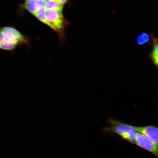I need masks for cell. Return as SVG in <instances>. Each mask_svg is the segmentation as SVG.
<instances>
[{
  "mask_svg": "<svg viewBox=\"0 0 158 158\" xmlns=\"http://www.w3.org/2000/svg\"><path fill=\"white\" fill-rule=\"evenodd\" d=\"M68 24L63 16L62 11L56 10L47 11L46 24L58 32L61 37L64 35L65 27Z\"/></svg>",
  "mask_w": 158,
  "mask_h": 158,
  "instance_id": "1",
  "label": "cell"
},
{
  "mask_svg": "<svg viewBox=\"0 0 158 158\" xmlns=\"http://www.w3.org/2000/svg\"><path fill=\"white\" fill-rule=\"evenodd\" d=\"M135 144L147 150L158 158V144L144 134L139 133L136 137Z\"/></svg>",
  "mask_w": 158,
  "mask_h": 158,
  "instance_id": "2",
  "label": "cell"
},
{
  "mask_svg": "<svg viewBox=\"0 0 158 158\" xmlns=\"http://www.w3.org/2000/svg\"><path fill=\"white\" fill-rule=\"evenodd\" d=\"M3 32L8 35L18 45L27 44V40L26 37L17 29L11 27H5L0 28Z\"/></svg>",
  "mask_w": 158,
  "mask_h": 158,
  "instance_id": "3",
  "label": "cell"
},
{
  "mask_svg": "<svg viewBox=\"0 0 158 158\" xmlns=\"http://www.w3.org/2000/svg\"><path fill=\"white\" fill-rule=\"evenodd\" d=\"M110 130L114 133L121 137L124 134L128 133L134 128V126L123 122L112 120Z\"/></svg>",
  "mask_w": 158,
  "mask_h": 158,
  "instance_id": "4",
  "label": "cell"
},
{
  "mask_svg": "<svg viewBox=\"0 0 158 158\" xmlns=\"http://www.w3.org/2000/svg\"><path fill=\"white\" fill-rule=\"evenodd\" d=\"M135 127L139 133L144 134L158 144V127L152 126Z\"/></svg>",
  "mask_w": 158,
  "mask_h": 158,
  "instance_id": "5",
  "label": "cell"
},
{
  "mask_svg": "<svg viewBox=\"0 0 158 158\" xmlns=\"http://www.w3.org/2000/svg\"><path fill=\"white\" fill-rule=\"evenodd\" d=\"M17 45L9 35L3 32L0 29V48L4 50L11 51Z\"/></svg>",
  "mask_w": 158,
  "mask_h": 158,
  "instance_id": "6",
  "label": "cell"
},
{
  "mask_svg": "<svg viewBox=\"0 0 158 158\" xmlns=\"http://www.w3.org/2000/svg\"><path fill=\"white\" fill-rule=\"evenodd\" d=\"M153 40L152 49L150 57L154 64L158 69V38L152 35Z\"/></svg>",
  "mask_w": 158,
  "mask_h": 158,
  "instance_id": "7",
  "label": "cell"
},
{
  "mask_svg": "<svg viewBox=\"0 0 158 158\" xmlns=\"http://www.w3.org/2000/svg\"><path fill=\"white\" fill-rule=\"evenodd\" d=\"M25 9L33 15H35L41 6L36 0H26L24 4Z\"/></svg>",
  "mask_w": 158,
  "mask_h": 158,
  "instance_id": "8",
  "label": "cell"
},
{
  "mask_svg": "<svg viewBox=\"0 0 158 158\" xmlns=\"http://www.w3.org/2000/svg\"><path fill=\"white\" fill-rule=\"evenodd\" d=\"M47 11L56 10L62 11L63 6L55 0H47L44 5Z\"/></svg>",
  "mask_w": 158,
  "mask_h": 158,
  "instance_id": "9",
  "label": "cell"
},
{
  "mask_svg": "<svg viewBox=\"0 0 158 158\" xmlns=\"http://www.w3.org/2000/svg\"><path fill=\"white\" fill-rule=\"evenodd\" d=\"M138 133L139 132L136 129L135 126H134L133 129L128 133L124 134L121 137L126 141L135 144L136 138Z\"/></svg>",
  "mask_w": 158,
  "mask_h": 158,
  "instance_id": "10",
  "label": "cell"
},
{
  "mask_svg": "<svg viewBox=\"0 0 158 158\" xmlns=\"http://www.w3.org/2000/svg\"><path fill=\"white\" fill-rule=\"evenodd\" d=\"M47 13V10L43 6L40 8L34 15L39 21L46 24Z\"/></svg>",
  "mask_w": 158,
  "mask_h": 158,
  "instance_id": "11",
  "label": "cell"
},
{
  "mask_svg": "<svg viewBox=\"0 0 158 158\" xmlns=\"http://www.w3.org/2000/svg\"><path fill=\"white\" fill-rule=\"evenodd\" d=\"M150 40V35L146 32L142 33L138 36L137 39V43L138 45H143L147 44Z\"/></svg>",
  "mask_w": 158,
  "mask_h": 158,
  "instance_id": "12",
  "label": "cell"
},
{
  "mask_svg": "<svg viewBox=\"0 0 158 158\" xmlns=\"http://www.w3.org/2000/svg\"><path fill=\"white\" fill-rule=\"evenodd\" d=\"M60 5L64 6L65 4L67 3L68 0H56Z\"/></svg>",
  "mask_w": 158,
  "mask_h": 158,
  "instance_id": "13",
  "label": "cell"
},
{
  "mask_svg": "<svg viewBox=\"0 0 158 158\" xmlns=\"http://www.w3.org/2000/svg\"><path fill=\"white\" fill-rule=\"evenodd\" d=\"M47 0H36L37 2L41 6H44L45 2L47 1Z\"/></svg>",
  "mask_w": 158,
  "mask_h": 158,
  "instance_id": "14",
  "label": "cell"
},
{
  "mask_svg": "<svg viewBox=\"0 0 158 158\" xmlns=\"http://www.w3.org/2000/svg\"><path fill=\"white\" fill-rule=\"evenodd\" d=\"M55 1H56V0H55Z\"/></svg>",
  "mask_w": 158,
  "mask_h": 158,
  "instance_id": "15",
  "label": "cell"
}]
</instances>
